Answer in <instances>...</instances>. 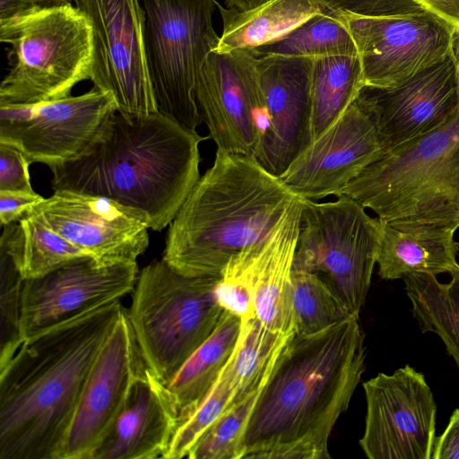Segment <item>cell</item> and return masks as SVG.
<instances>
[{
    "mask_svg": "<svg viewBox=\"0 0 459 459\" xmlns=\"http://www.w3.org/2000/svg\"><path fill=\"white\" fill-rule=\"evenodd\" d=\"M0 41L12 46L14 60L0 86V103L39 104L71 96L91 79L92 31L89 20L70 2L0 28Z\"/></svg>",
    "mask_w": 459,
    "mask_h": 459,
    "instance_id": "7",
    "label": "cell"
},
{
    "mask_svg": "<svg viewBox=\"0 0 459 459\" xmlns=\"http://www.w3.org/2000/svg\"><path fill=\"white\" fill-rule=\"evenodd\" d=\"M30 164L20 149L0 142V191L35 192L30 183Z\"/></svg>",
    "mask_w": 459,
    "mask_h": 459,
    "instance_id": "36",
    "label": "cell"
},
{
    "mask_svg": "<svg viewBox=\"0 0 459 459\" xmlns=\"http://www.w3.org/2000/svg\"><path fill=\"white\" fill-rule=\"evenodd\" d=\"M365 88L359 56L314 59L311 143L331 127Z\"/></svg>",
    "mask_w": 459,
    "mask_h": 459,
    "instance_id": "28",
    "label": "cell"
},
{
    "mask_svg": "<svg viewBox=\"0 0 459 459\" xmlns=\"http://www.w3.org/2000/svg\"><path fill=\"white\" fill-rule=\"evenodd\" d=\"M257 56H283L311 59L333 56H359L346 25L321 12L267 45L253 49Z\"/></svg>",
    "mask_w": 459,
    "mask_h": 459,
    "instance_id": "30",
    "label": "cell"
},
{
    "mask_svg": "<svg viewBox=\"0 0 459 459\" xmlns=\"http://www.w3.org/2000/svg\"><path fill=\"white\" fill-rule=\"evenodd\" d=\"M218 301L240 320L255 316L250 281L244 274L225 269L215 289Z\"/></svg>",
    "mask_w": 459,
    "mask_h": 459,
    "instance_id": "35",
    "label": "cell"
},
{
    "mask_svg": "<svg viewBox=\"0 0 459 459\" xmlns=\"http://www.w3.org/2000/svg\"><path fill=\"white\" fill-rule=\"evenodd\" d=\"M220 278L186 276L163 259L139 272L126 313L146 367L165 385L214 330Z\"/></svg>",
    "mask_w": 459,
    "mask_h": 459,
    "instance_id": "6",
    "label": "cell"
},
{
    "mask_svg": "<svg viewBox=\"0 0 459 459\" xmlns=\"http://www.w3.org/2000/svg\"><path fill=\"white\" fill-rule=\"evenodd\" d=\"M229 8L246 11L255 8L268 0H225Z\"/></svg>",
    "mask_w": 459,
    "mask_h": 459,
    "instance_id": "41",
    "label": "cell"
},
{
    "mask_svg": "<svg viewBox=\"0 0 459 459\" xmlns=\"http://www.w3.org/2000/svg\"><path fill=\"white\" fill-rule=\"evenodd\" d=\"M66 1H69V0H66Z\"/></svg>",
    "mask_w": 459,
    "mask_h": 459,
    "instance_id": "43",
    "label": "cell"
},
{
    "mask_svg": "<svg viewBox=\"0 0 459 459\" xmlns=\"http://www.w3.org/2000/svg\"><path fill=\"white\" fill-rule=\"evenodd\" d=\"M23 281L9 255L0 251V367L22 343L21 307Z\"/></svg>",
    "mask_w": 459,
    "mask_h": 459,
    "instance_id": "34",
    "label": "cell"
},
{
    "mask_svg": "<svg viewBox=\"0 0 459 459\" xmlns=\"http://www.w3.org/2000/svg\"><path fill=\"white\" fill-rule=\"evenodd\" d=\"M295 333L273 331L256 316L241 319L238 337L229 359L233 390L230 407L260 393Z\"/></svg>",
    "mask_w": 459,
    "mask_h": 459,
    "instance_id": "27",
    "label": "cell"
},
{
    "mask_svg": "<svg viewBox=\"0 0 459 459\" xmlns=\"http://www.w3.org/2000/svg\"><path fill=\"white\" fill-rule=\"evenodd\" d=\"M145 368L124 309L91 368L57 459H91Z\"/></svg>",
    "mask_w": 459,
    "mask_h": 459,
    "instance_id": "15",
    "label": "cell"
},
{
    "mask_svg": "<svg viewBox=\"0 0 459 459\" xmlns=\"http://www.w3.org/2000/svg\"><path fill=\"white\" fill-rule=\"evenodd\" d=\"M296 333L311 335L352 316L332 287L316 273L292 268Z\"/></svg>",
    "mask_w": 459,
    "mask_h": 459,
    "instance_id": "31",
    "label": "cell"
},
{
    "mask_svg": "<svg viewBox=\"0 0 459 459\" xmlns=\"http://www.w3.org/2000/svg\"><path fill=\"white\" fill-rule=\"evenodd\" d=\"M380 220V219H379ZM381 238L377 264L384 280L414 273H450L459 264L455 230L411 221L380 220Z\"/></svg>",
    "mask_w": 459,
    "mask_h": 459,
    "instance_id": "23",
    "label": "cell"
},
{
    "mask_svg": "<svg viewBox=\"0 0 459 459\" xmlns=\"http://www.w3.org/2000/svg\"><path fill=\"white\" fill-rule=\"evenodd\" d=\"M359 315L295 333L260 391L240 459H329V437L366 369Z\"/></svg>",
    "mask_w": 459,
    "mask_h": 459,
    "instance_id": "1",
    "label": "cell"
},
{
    "mask_svg": "<svg viewBox=\"0 0 459 459\" xmlns=\"http://www.w3.org/2000/svg\"><path fill=\"white\" fill-rule=\"evenodd\" d=\"M448 283L435 275L414 273L403 278L412 314L423 333H435L459 367V265Z\"/></svg>",
    "mask_w": 459,
    "mask_h": 459,
    "instance_id": "29",
    "label": "cell"
},
{
    "mask_svg": "<svg viewBox=\"0 0 459 459\" xmlns=\"http://www.w3.org/2000/svg\"><path fill=\"white\" fill-rule=\"evenodd\" d=\"M358 48L365 87L389 88L454 53L456 33L428 11L384 16L332 14Z\"/></svg>",
    "mask_w": 459,
    "mask_h": 459,
    "instance_id": "11",
    "label": "cell"
},
{
    "mask_svg": "<svg viewBox=\"0 0 459 459\" xmlns=\"http://www.w3.org/2000/svg\"><path fill=\"white\" fill-rule=\"evenodd\" d=\"M256 66L264 110L255 160L280 177L311 143L314 59L257 56Z\"/></svg>",
    "mask_w": 459,
    "mask_h": 459,
    "instance_id": "18",
    "label": "cell"
},
{
    "mask_svg": "<svg viewBox=\"0 0 459 459\" xmlns=\"http://www.w3.org/2000/svg\"><path fill=\"white\" fill-rule=\"evenodd\" d=\"M253 49L211 51L197 74L195 98L218 149L255 158L264 96Z\"/></svg>",
    "mask_w": 459,
    "mask_h": 459,
    "instance_id": "13",
    "label": "cell"
},
{
    "mask_svg": "<svg viewBox=\"0 0 459 459\" xmlns=\"http://www.w3.org/2000/svg\"><path fill=\"white\" fill-rule=\"evenodd\" d=\"M231 374L229 359L218 378L193 412L177 428L165 459L187 457L201 436L230 407Z\"/></svg>",
    "mask_w": 459,
    "mask_h": 459,
    "instance_id": "32",
    "label": "cell"
},
{
    "mask_svg": "<svg viewBox=\"0 0 459 459\" xmlns=\"http://www.w3.org/2000/svg\"><path fill=\"white\" fill-rule=\"evenodd\" d=\"M367 402L359 445L369 459H429L437 404L422 373L409 365L363 383Z\"/></svg>",
    "mask_w": 459,
    "mask_h": 459,
    "instance_id": "12",
    "label": "cell"
},
{
    "mask_svg": "<svg viewBox=\"0 0 459 459\" xmlns=\"http://www.w3.org/2000/svg\"><path fill=\"white\" fill-rule=\"evenodd\" d=\"M44 199L36 192L0 191L1 226L18 221Z\"/></svg>",
    "mask_w": 459,
    "mask_h": 459,
    "instance_id": "37",
    "label": "cell"
},
{
    "mask_svg": "<svg viewBox=\"0 0 459 459\" xmlns=\"http://www.w3.org/2000/svg\"><path fill=\"white\" fill-rule=\"evenodd\" d=\"M92 31L94 88L110 94L118 112L159 111L147 65L145 13L140 0H77Z\"/></svg>",
    "mask_w": 459,
    "mask_h": 459,
    "instance_id": "10",
    "label": "cell"
},
{
    "mask_svg": "<svg viewBox=\"0 0 459 459\" xmlns=\"http://www.w3.org/2000/svg\"><path fill=\"white\" fill-rule=\"evenodd\" d=\"M31 212L100 266L137 263L149 246V216L106 196L56 190Z\"/></svg>",
    "mask_w": 459,
    "mask_h": 459,
    "instance_id": "14",
    "label": "cell"
},
{
    "mask_svg": "<svg viewBox=\"0 0 459 459\" xmlns=\"http://www.w3.org/2000/svg\"><path fill=\"white\" fill-rule=\"evenodd\" d=\"M208 138L160 111H115L81 155L49 168L51 186L141 210L161 231L199 180V144Z\"/></svg>",
    "mask_w": 459,
    "mask_h": 459,
    "instance_id": "3",
    "label": "cell"
},
{
    "mask_svg": "<svg viewBox=\"0 0 459 459\" xmlns=\"http://www.w3.org/2000/svg\"><path fill=\"white\" fill-rule=\"evenodd\" d=\"M459 33V0H413Z\"/></svg>",
    "mask_w": 459,
    "mask_h": 459,
    "instance_id": "40",
    "label": "cell"
},
{
    "mask_svg": "<svg viewBox=\"0 0 459 459\" xmlns=\"http://www.w3.org/2000/svg\"><path fill=\"white\" fill-rule=\"evenodd\" d=\"M431 458L459 459V409H455L445 431L435 437Z\"/></svg>",
    "mask_w": 459,
    "mask_h": 459,
    "instance_id": "39",
    "label": "cell"
},
{
    "mask_svg": "<svg viewBox=\"0 0 459 459\" xmlns=\"http://www.w3.org/2000/svg\"><path fill=\"white\" fill-rule=\"evenodd\" d=\"M302 199L297 197L268 235L255 262L251 293L255 316L268 328L295 333L292 268L300 228Z\"/></svg>",
    "mask_w": 459,
    "mask_h": 459,
    "instance_id": "22",
    "label": "cell"
},
{
    "mask_svg": "<svg viewBox=\"0 0 459 459\" xmlns=\"http://www.w3.org/2000/svg\"><path fill=\"white\" fill-rule=\"evenodd\" d=\"M138 273L137 263L100 266L84 255L43 277L24 280L22 342L79 314L120 300L134 290Z\"/></svg>",
    "mask_w": 459,
    "mask_h": 459,
    "instance_id": "17",
    "label": "cell"
},
{
    "mask_svg": "<svg viewBox=\"0 0 459 459\" xmlns=\"http://www.w3.org/2000/svg\"><path fill=\"white\" fill-rule=\"evenodd\" d=\"M125 308L115 300L22 342L0 367V459H57L91 368Z\"/></svg>",
    "mask_w": 459,
    "mask_h": 459,
    "instance_id": "2",
    "label": "cell"
},
{
    "mask_svg": "<svg viewBox=\"0 0 459 459\" xmlns=\"http://www.w3.org/2000/svg\"><path fill=\"white\" fill-rule=\"evenodd\" d=\"M115 111L113 97L93 87L82 95L33 104L24 123L0 130V142L20 149L30 163L51 168L81 155Z\"/></svg>",
    "mask_w": 459,
    "mask_h": 459,
    "instance_id": "20",
    "label": "cell"
},
{
    "mask_svg": "<svg viewBox=\"0 0 459 459\" xmlns=\"http://www.w3.org/2000/svg\"><path fill=\"white\" fill-rule=\"evenodd\" d=\"M66 0H0V28L17 23Z\"/></svg>",
    "mask_w": 459,
    "mask_h": 459,
    "instance_id": "38",
    "label": "cell"
},
{
    "mask_svg": "<svg viewBox=\"0 0 459 459\" xmlns=\"http://www.w3.org/2000/svg\"><path fill=\"white\" fill-rule=\"evenodd\" d=\"M149 75L159 111L196 131L203 122L195 86L207 55L216 49L215 0H142Z\"/></svg>",
    "mask_w": 459,
    "mask_h": 459,
    "instance_id": "8",
    "label": "cell"
},
{
    "mask_svg": "<svg viewBox=\"0 0 459 459\" xmlns=\"http://www.w3.org/2000/svg\"><path fill=\"white\" fill-rule=\"evenodd\" d=\"M382 152L437 129L459 113L454 53L389 88L365 87Z\"/></svg>",
    "mask_w": 459,
    "mask_h": 459,
    "instance_id": "19",
    "label": "cell"
},
{
    "mask_svg": "<svg viewBox=\"0 0 459 459\" xmlns=\"http://www.w3.org/2000/svg\"><path fill=\"white\" fill-rule=\"evenodd\" d=\"M240 323L238 316L223 310L212 333L167 385L178 408V425L193 412L218 378L235 348Z\"/></svg>",
    "mask_w": 459,
    "mask_h": 459,
    "instance_id": "25",
    "label": "cell"
},
{
    "mask_svg": "<svg viewBox=\"0 0 459 459\" xmlns=\"http://www.w3.org/2000/svg\"><path fill=\"white\" fill-rule=\"evenodd\" d=\"M297 196L255 159L221 149L169 225L162 259L191 277H221L268 236Z\"/></svg>",
    "mask_w": 459,
    "mask_h": 459,
    "instance_id": "4",
    "label": "cell"
},
{
    "mask_svg": "<svg viewBox=\"0 0 459 459\" xmlns=\"http://www.w3.org/2000/svg\"><path fill=\"white\" fill-rule=\"evenodd\" d=\"M3 228L0 251L9 255L23 280L43 277L87 255L32 212Z\"/></svg>",
    "mask_w": 459,
    "mask_h": 459,
    "instance_id": "26",
    "label": "cell"
},
{
    "mask_svg": "<svg viewBox=\"0 0 459 459\" xmlns=\"http://www.w3.org/2000/svg\"><path fill=\"white\" fill-rule=\"evenodd\" d=\"M178 425V408L168 386L146 367L91 459L164 458Z\"/></svg>",
    "mask_w": 459,
    "mask_h": 459,
    "instance_id": "21",
    "label": "cell"
},
{
    "mask_svg": "<svg viewBox=\"0 0 459 459\" xmlns=\"http://www.w3.org/2000/svg\"><path fill=\"white\" fill-rule=\"evenodd\" d=\"M222 33L215 50L254 49L279 39L321 13L316 0H268L249 10L223 8Z\"/></svg>",
    "mask_w": 459,
    "mask_h": 459,
    "instance_id": "24",
    "label": "cell"
},
{
    "mask_svg": "<svg viewBox=\"0 0 459 459\" xmlns=\"http://www.w3.org/2000/svg\"><path fill=\"white\" fill-rule=\"evenodd\" d=\"M382 152L374 114L361 91L279 178L299 198L338 197Z\"/></svg>",
    "mask_w": 459,
    "mask_h": 459,
    "instance_id": "16",
    "label": "cell"
},
{
    "mask_svg": "<svg viewBox=\"0 0 459 459\" xmlns=\"http://www.w3.org/2000/svg\"><path fill=\"white\" fill-rule=\"evenodd\" d=\"M454 58H455V76H456L458 94H459V33L456 34L455 44H454Z\"/></svg>",
    "mask_w": 459,
    "mask_h": 459,
    "instance_id": "42",
    "label": "cell"
},
{
    "mask_svg": "<svg viewBox=\"0 0 459 459\" xmlns=\"http://www.w3.org/2000/svg\"><path fill=\"white\" fill-rule=\"evenodd\" d=\"M365 209L345 195L321 204L302 199L293 260L294 269L325 280L352 315L365 303L381 238L380 220Z\"/></svg>",
    "mask_w": 459,
    "mask_h": 459,
    "instance_id": "9",
    "label": "cell"
},
{
    "mask_svg": "<svg viewBox=\"0 0 459 459\" xmlns=\"http://www.w3.org/2000/svg\"><path fill=\"white\" fill-rule=\"evenodd\" d=\"M258 394L225 411L190 450L189 459H240L244 432Z\"/></svg>",
    "mask_w": 459,
    "mask_h": 459,
    "instance_id": "33",
    "label": "cell"
},
{
    "mask_svg": "<svg viewBox=\"0 0 459 459\" xmlns=\"http://www.w3.org/2000/svg\"><path fill=\"white\" fill-rule=\"evenodd\" d=\"M385 221L459 228V113L382 152L342 190Z\"/></svg>",
    "mask_w": 459,
    "mask_h": 459,
    "instance_id": "5",
    "label": "cell"
}]
</instances>
